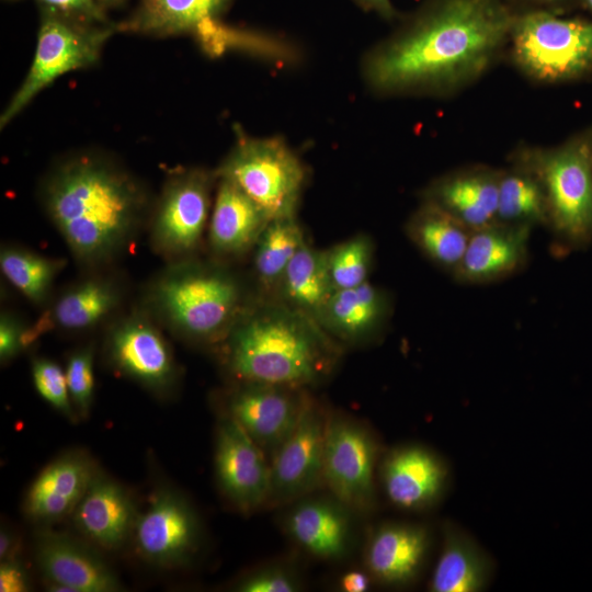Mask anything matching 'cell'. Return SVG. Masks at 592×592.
<instances>
[{
	"instance_id": "1",
	"label": "cell",
	"mask_w": 592,
	"mask_h": 592,
	"mask_svg": "<svg viewBox=\"0 0 592 592\" xmlns=\"http://www.w3.org/2000/svg\"><path fill=\"white\" fill-rule=\"evenodd\" d=\"M514 16L502 0H431L371 52L367 83L385 95L454 96L506 53Z\"/></svg>"
},
{
	"instance_id": "2",
	"label": "cell",
	"mask_w": 592,
	"mask_h": 592,
	"mask_svg": "<svg viewBox=\"0 0 592 592\" xmlns=\"http://www.w3.org/2000/svg\"><path fill=\"white\" fill-rule=\"evenodd\" d=\"M42 200L73 258L89 266L106 264L127 248L148 204L132 174L92 153L59 162L44 182Z\"/></svg>"
},
{
	"instance_id": "3",
	"label": "cell",
	"mask_w": 592,
	"mask_h": 592,
	"mask_svg": "<svg viewBox=\"0 0 592 592\" xmlns=\"http://www.w3.org/2000/svg\"><path fill=\"white\" fill-rule=\"evenodd\" d=\"M218 343L226 367L238 382L301 389L327 378L341 354L340 343L315 318L260 296Z\"/></svg>"
},
{
	"instance_id": "4",
	"label": "cell",
	"mask_w": 592,
	"mask_h": 592,
	"mask_svg": "<svg viewBox=\"0 0 592 592\" xmlns=\"http://www.w3.org/2000/svg\"><path fill=\"white\" fill-rule=\"evenodd\" d=\"M157 314L180 335L201 342H219L252 300L241 281L216 263L182 260L150 286Z\"/></svg>"
},
{
	"instance_id": "5",
	"label": "cell",
	"mask_w": 592,
	"mask_h": 592,
	"mask_svg": "<svg viewBox=\"0 0 592 592\" xmlns=\"http://www.w3.org/2000/svg\"><path fill=\"white\" fill-rule=\"evenodd\" d=\"M510 163L539 182L548 210V227L571 249L592 240V128L555 146L520 145Z\"/></svg>"
},
{
	"instance_id": "6",
	"label": "cell",
	"mask_w": 592,
	"mask_h": 592,
	"mask_svg": "<svg viewBox=\"0 0 592 592\" xmlns=\"http://www.w3.org/2000/svg\"><path fill=\"white\" fill-rule=\"evenodd\" d=\"M512 66L527 80L556 86L592 75V20L548 10L515 13L506 47Z\"/></svg>"
},
{
	"instance_id": "7",
	"label": "cell",
	"mask_w": 592,
	"mask_h": 592,
	"mask_svg": "<svg viewBox=\"0 0 592 592\" xmlns=\"http://www.w3.org/2000/svg\"><path fill=\"white\" fill-rule=\"evenodd\" d=\"M116 24H100L41 8L36 49L30 70L0 117L3 128L60 76L94 64Z\"/></svg>"
},
{
	"instance_id": "8",
	"label": "cell",
	"mask_w": 592,
	"mask_h": 592,
	"mask_svg": "<svg viewBox=\"0 0 592 592\" xmlns=\"http://www.w3.org/2000/svg\"><path fill=\"white\" fill-rule=\"evenodd\" d=\"M215 174L238 185L270 220L296 216L306 171L281 139L240 134Z\"/></svg>"
},
{
	"instance_id": "9",
	"label": "cell",
	"mask_w": 592,
	"mask_h": 592,
	"mask_svg": "<svg viewBox=\"0 0 592 592\" xmlns=\"http://www.w3.org/2000/svg\"><path fill=\"white\" fill-rule=\"evenodd\" d=\"M215 173L190 168L172 172L156 205L150 240L156 252L173 261L190 259L200 248L210 209Z\"/></svg>"
},
{
	"instance_id": "10",
	"label": "cell",
	"mask_w": 592,
	"mask_h": 592,
	"mask_svg": "<svg viewBox=\"0 0 592 592\" xmlns=\"http://www.w3.org/2000/svg\"><path fill=\"white\" fill-rule=\"evenodd\" d=\"M378 446L362 425L329 417L322 481L348 509L366 510L374 502Z\"/></svg>"
},
{
	"instance_id": "11",
	"label": "cell",
	"mask_w": 592,
	"mask_h": 592,
	"mask_svg": "<svg viewBox=\"0 0 592 592\" xmlns=\"http://www.w3.org/2000/svg\"><path fill=\"white\" fill-rule=\"evenodd\" d=\"M328 420L321 405L307 395L294 430L270 458L267 502L300 498L322 481Z\"/></svg>"
},
{
	"instance_id": "12",
	"label": "cell",
	"mask_w": 592,
	"mask_h": 592,
	"mask_svg": "<svg viewBox=\"0 0 592 592\" xmlns=\"http://www.w3.org/2000/svg\"><path fill=\"white\" fill-rule=\"evenodd\" d=\"M307 395L301 388L239 382L228 397L227 415L271 458L294 430Z\"/></svg>"
},
{
	"instance_id": "13",
	"label": "cell",
	"mask_w": 592,
	"mask_h": 592,
	"mask_svg": "<svg viewBox=\"0 0 592 592\" xmlns=\"http://www.w3.org/2000/svg\"><path fill=\"white\" fill-rule=\"evenodd\" d=\"M215 470L223 492L241 511L250 512L267 502L269 457L227 414L217 430Z\"/></svg>"
},
{
	"instance_id": "14",
	"label": "cell",
	"mask_w": 592,
	"mask_h": 592,
	"mask_svg": "<svg viewBox=\"0 0 592 592\" xmlns=\"http://www.w3.org/2000/svg\"><path fill=\"white\" fill-rule=\"evenodd\" d=\"M109 358L113 366L153 390L174 383L177 366L170 346L159 329L144 315H132L110 331Z\"/></svg>"
},
{
	"instance_id": "15",
	"label": "cell",
	"mask_w": 592,
	"mask_h": 592,
	"mask_svg": "<svg viewBox=\"0 0 592 592\" xmlns=\"http://www.w3.org/2000/svg\"><path fill=\"white\" fill-rule=\"evenodd\" d=\"M138 551L149 561L172 566L186 560L198 538L196 516L180 496L171 491L157 494L137 516L134 527Z\"/></svg>"
},
{
	"instance_id": "16",
	"label": "cell",
	"mask_w": 592,
	"mask_h": 592,
	"mask_svg": "<svg viewBox=\"0 0 592 592\" xmlns=\"http://www.w3.org/2000/svg\"><path fill=\"white\" fill-rule=\"evenodd\" d=\"M500 177L501 169L487 164L460 167L430 182L421 193V201L477 230L497 221Z\"/></svg>"
},
{
	"instance_id": "17",
	"label": "cell",
	"mask_w": 592,
	"mask_h": 592,
	"mask_svg": "<svg viewBox=\"0 0 592 592\" xmlns=\"http://www.w3.org/2000/svg\"><path fill=\"white\" fill-rule=\"evenodd\" d=\"M380 479L394 505L418 511L441 499L448 482V469L430 448L410 444L395 448L385 457Z\"/></svg>"
},
{
	"instance_id": "18",
	"label": "cell",
	"mask_w": 592,
	"mask_h": 592,
	"mask_svg": "<svg viewBox=\"0 0 592 592\" xmlns=\"http://www.w3.org/2000/svg\"><path fill=\"white\" fill-rule=\"evenodd\" d=\"M532 229L494 221L473 230L454 278L465 284H486L515 274L527 262Z\"/></svg>"
},
{
	"instance_id": "19",
	"label": "cell",
	"mask_w": 592,
	"mask_h": 592,
	"mask_svg": "<svg viewBox=\"0 0 592 592\" xmlns=\"http://www.w3.org/2000/svg\"><path fill=\"white\" fill-rule=\"evenodd\" d=\"M391 314V298L368 281L334 291L315 319L338 343L358 344L375 339Z\"/></svg>"
},
{
	"instance_id": "20",
	"label": "cell",
	"mask_w": 592,
	"mask_h": 592,
	"mask_svg": "<svg viewBox=\"0 0 592 592\" xmlns=\"http://www.w3.org/2000/svg\"><path fill=\"white\" fill-rule=\"evenodd\" d=\"M36 558L52 591L119 590L116 576L98 556L65 536H43L37 545Z\"/></svg>"
},
{
	"instance_id": "21",
	"label": "cell",
	"mask_w": 592,
	"mask_h": 592,
	"mask_svg": "<svg viewBox=\"0 0 592 592\" xmlns=\"http://www.w3.org/2000/svg\"><path fill=\"white\" fill-rule=\"evenodd\" d=\"M217 180L207 230L208 243L216 257H241L252 251L270 218L234 182L221 178Z\"/></svg>"
},
{
	"instance_id": "22",
	"label": "cell",
	"mask_w": 592,
	"mask_h": 592,
	"mask_svg": "<svg viewBox=\"0 0 592 592\" xmlns=\"http://www.w3.org/2000/svg\"><path fill=\"white\" fill-rule=\"evenodd\" d=\"M431 546L429 531L417 524L387 523L371 535L365 562L379 582L405 585L423 568Z\"/></svg>"
},
{
	"instance_id": "23",
	"label": "cell",
	"mask_w": 592,
	"mask_h": 592,
	"mask_svg": "<svg viewBox=\"0 0 592 592\" xmlns=\"http://www.w3.org/2000/svg\"><path fill=\"white\" fill-rule=\"evenodd\" d=\"M76 527L105 549L121 547L133 534L137 520L127 491L105 477L95 475L72 511Z\"/></svg>"
},
{
	"instance_id": "24",
	"label": "cell",
	"mask_w": 592,
	"mask_h": 592,
	"mask_svg": "<svg viewBox=\"0 0 592 592\" xmlns=\"http://www.w3.org/2000/svg\"><path fill=\"white\" fill-rule=\"evenodd\" d=\"M288 535L304 550L321 559H338L349 548L351 524L348 508L327 499H307L286 516Z\"/></svg>"
},
{
	"instance_id": "25",
	"label": "cell",
	"mask_w": 592,
	"mask_h": 592,
	"mask_svg": "<svg viewBox=\"0 0 592 592\" xmlns=\"http://www.w3.org/2000/svg\"><path fill=\"white\" fill-rule=\"evenodd\" d=\"M95 473L81 455L62 456L49 464L32 483L25 509L38 521H57L72 513Z\"/></svg>"
},
{
	"instance_id": "26",
	"label": "cell",
	"mask_w": 592,
	"mask_h": 592,
	"mask_svg": "<svg viewBox=\"0 0 592 592\" xmlns=\"http://www.w3.org/2000/svg\"><path fill=\"white\" fill-rule=\"evenodd\" d=\"M492 568L474 539L454 524L443 526L442 548L429 583L432 592H480Z\"/></svg>"
},
{
	"instance_id": "27",
	"label": "cell",
	"mask_w": 592,
	"mask_h": 592,
	"mask_svg": "<svg viewBox=\"0 0 592 592\" xmlns=\"http://www.w3.org/2000/svg\"><path fill=\"white\" fill-rule=\"evenodd\" d=\"M231 0H139L117 31L152 36L194 33L207 20L219 19Z\"/></svg>"
},
{
	"instance_id": "28",
	"label": "cell",
	"mask_w": 592,
	"mask_h": 592,
	"mask_svg": "<svg viewBox=\"0 0 592 592\" xmlns=\"http://www.w3.org/2000/svg\"><path fill=\"white\" fill-rule=\"evenodd\" d=\"M405 231L428 260L453 274L464 257L473 230L440 207L421 201L406 223Z\"/></svg>"
},
{
	"instance_id": "29",
	"label": "cell",
	"mask_w": 592,
	"mask_h": 592,
	"mask_svg": "<svg viewBox=\"0 0 592 592\" xmlns=\"http://www.w3.org/2000/svg\"><path fill=\"white\" fill-rule=\"evenodd\" d=\"M117 286L106 278L91 277L68 288L48 312L32 326L37 338L52 327L80 331L94 327L118 305Z\"/></svg>"
},
{
	"instance_id": "30",
	"label": "cell",
	"mask_w": 592,
	"mask_h": 592,
	"mask_svg": "<svg viewBox=\"0 0 592 592\" xmlns=\"http://www.w3.org/2000/svg\"><path fill=\"white\" fill-rule=\"evenodd\" d=\"M333 292L325 250L305 241L291 260L274 299L315 318Z\"/></svg>"
},
{
	"instance_id": "31",
	"label": "cell",
	"mask_w": 592,
	"mask_h": 592,
	"mask_svg": "<svg viewBox=\"0 0 592 592\" xmlns=\"http://www.w3.org/2000/svg\"><path fill=\"white\" fill-rule=\"evenodd\" d=\"M306 241L296 216L271 219L260 235L253 252V272L261 296L275 298L284 273Z\"/></svg>"
},
{
	"instance_id": "32",
	"label": "cell",
	"mask_w": 592,
	"mask_h": 592,
	"mask_svg": "<svg viewBox=\"0 0 592 592\" xmlns=\"http://www.w3.org/2000/svg\"><path fill=\"white\" fill-rule=\"evenodd\" d=\"M497 221L527 226L548 227V210L538 180L526 169L510 163L501 169Z\"/></svg>"
},
{
	"instance_id": "33",
	"label": "cell",
	"mask_w": 592,
	"mask_h": 592,
	"mask_svg": "<svg viewBox=\"0 0 592 592\" xmlns=\"http://www.w3.org/2000/svg\"><path fill=\"white\" fill-rule=\"evenodd\" d=\"M62 264V260L50 259L18 247H5L0 253V267L3 275L21 294L35 304L45 300Z\"/></svg>"
},
{
	"instance_id": "34",
	"label": "cell",
	"mask_w": 592,
	"mask_h": 592,
	"mask_svg": "<svg viewBox=\"0 0 592 592\" xmlns=\"http://www.w3.org/2000/svg\"><path fill=\"white\" fill-rule=\"evenodd\" d=\"M334 291L356 287L367 282L374 258V242L366 234H357L325 250Z\"/></svg>"
},
{
	"instance_id": "35",
	"label": "cell",
	"mask_w": 592,
	"mask_h": 592,
	"mask_svg": "<svg viewBox=\"0 0 592 592\" xmlns=\"http://www.w3.org/2000/svg\"><path fill=\"white\" fill-rule=\"evenodd\" d=\"M65 373L71 402L76 411L81 417H86L89 413L94 394L92 348L75 351L68 357Z\"/></svg>"
},
{
	"instance_id": "36",
	"label": "cell",
	"mask_w": 592,
	"mask_h": 592,
	"mask_svg": "<svg viewBox=\"0 0 592 592\" xmlns=\"http://www.w3.org/2000/svg\"><path fill=\"white\" fill-rule=\"evenodd\" d=\"M33 383L38 394L54 408L71 418L72 402L67 386L66 373L55 362L36 358L32 364Z\"/></svg>"
},
{
	"instance_id": "37",
	"label": "cell",
	"mask_w": 592,
	"mask_h": 592,
	"mask_svg": "<svg viewBox=\"0 0 592 592\" xmlns=\"http://www.w3.org/2000/svg\"><path fill=\"white\" fill-rule=\"evenodd\" d=\"M237 588L242 592H294L299 584L286 569L267 567L243 579Z\"/></svg>"
},
{
	"instance_id": "38",
	"label": "cell",
	"mask_w": 592,
	"mask_h": 592,
	"mask_svg": "<svg viewBox=\"0 0 592 592\" xmlns=\"http://www.w3.org/2000/svg\"><path fill=\"white\" fill-rule=\"evenodd\" d=\"M42 9H47L62 15L81 21L106 24V11L96 0H36Z\"/></svg>"
},
{
	"instance_id": "39",
	"label": "cell",
	"mask_w": 592,
	"mask_h": 592,
	"mask_svg": "<svg viewBox=\"0 0 592 592\" xmlns=\"http://www.w3.org/2000/svg\"><path fill=\"white\" fill-rule=\"evenodd\" d=\"M24 327L19 318L12 314L3 312L0 318V358L7 362L25 349Z\"/></svg>"
},
{
	"instance_id": "40",
	"label": "cell",
	"mask_w": 592,
	"mask_h": 592,
	"mask_svg": "<svg viewBox=\"0 0 592 592\" xmlns=\"http://www.w3.org/2000/svg\"><path fill=\"white\" fill-rule=\"evenodd\" d=\"M30 590L29 577L23 566L15 559L1 561L0 591L24 592Z\"/></svg>"
},
{
	"instance_id": "41",
	"label": "cell",
	"mask_w": 592,
	"mask_h": 592,
	"mask_svg": "<svg viewBox=\"0 0 592 592\" xmlns=\"http://www.w3.org/2000/svg\"><path fill=\"white\" fill-rule=\"evenodd\" d=\"M369 585L368 576L358 570L346 572L340 580V588L345 592H365Z\"/></svg>"
},
{
	"instance_id": "42",
	"label": "cell",
	"mask_w": 592,
	"mask_h": 592,
	"mask_svg": "<svg viewBox=\"0 0 592 592\" xmlns=\"http://www.w3.org/2000/svg\"><path fill=\"white\" fill-rule=\"evenodd\" d=\"M366 10L374 11L385 19H391L396 12L390 0H355Z\"/></svg>"
},
{
	"instance_id": "43",
	"label": "cell",
	"mask_w": 592,
	"mask_h": 592,
	"mask_svg": "<svg viewBox=\"0 0 592 592\" xmlns=\"http://www.w3.org/2000/svg\"><path fill=\"white\" fill-rule=\"evenodd\" d=\"M18 542L12 532L2 528L0 532V558L1 561L15 558Z\"/></svg>"
},
{
	"instance_id": "44",
	"label": "cell",
	"mask_w": 592,
	"mask_h": 592,
	"mask_svg": "<svg viewBox=\"0 0 592 592\" xmlns=\"http://www.w3.org/2000/svg\"><path fill=\"white\" fill-rule=\"evenodd\" d=\"M534 3H537L539 5H543V10H548L554 12V8L563 7L566 5L570 0H530Z\"/></svg>"
},
{
	"instance_id": "45",
	"label": "cell",
	"mask_w": 592,
	"mask_h": 592,
	"mask_svg": "<svg viewBox=\"0 0 592 592\" xmlns=\"http://www.w3.org/2000/svg\"><path fill=\"white\" fill-rule=\"evenodd\" d=\"M98 3L103 8L105 11L111 8H116L121 5L124 0H96Z\"/></svg>"
},
{
	"instance_id": "46",
	"label": "cell",
	"mask_w": 592,
	"mask_h": 592,
	"mask_svg": "<svg viewBox=\"0 0 592 592\" xmlns=\"http://www.w3.org/2000/svg\"><path fill=\"white\" fill-rule=\"evenodd\" d=\"M584 8L592 14V0H581Z\"/></svg>"
}]
</instances>
